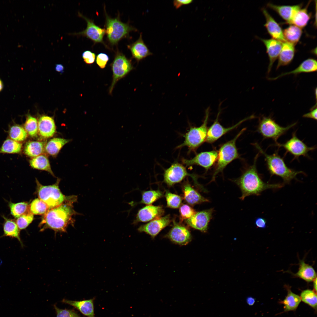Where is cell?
Returning a JSON list of instances; mask_svg holds the SVG:
<instances>
[{"label": "cell", "instance_id": "obj_24", "mask_svg": "<svg viewBox=\"0 0 317 317\" xmlns=\"http://www.w3.org/2000/svg\"><path fill=\"white\" fill-rule=\"evenodd\" d=\"M38 132L44 138L53 136L56 131V127L53 119L49 116L43 115L39 118L38 122Z\"/></svg>", "mask_w": 317, "mask_h": 317}, {"label": "cell", "instance_id": "obj_18", "mask_svg": "<svg viewBox=\"0 0 317 317\" xmlns=\"http://www.w3.org/2000/svg\"><path fill=\"white\" fill-rule=\"evenodd\" d=\"M164 213L162 206L149 205L139 210L133 224H136L139 222H145L161 217Z\"/></svg>", "mask_w": 317, "mask_h": 317}, {"label": "cell", "instance_id": "obj_29", "mask_svg": "<svg viewBox=\"0 0 317 317\" xmlns=\"http://www.w3.org/2000/svg\"><path fill=\"white\" fill-rule=\"evenodd\" d=\"M299 268L298 272L294 275L306 282L313 281L316 278V273L313 267L305 263L303 260L299 261Z\"/></svg>", "mask_w": 317, "mask_h": 317}, {"label": "cell", "instance_id": "obj_44", "mask_svg": "<svg viewBox=\"0 0 317 317\" xmlns=\"http://www.w3.org/2000/svg\"><path fill=\"white\" fill-rule=\"evenodd\" d=\"M165 197L167 207L172 208H177L180 206L182 200L180 196L166 191Z\"/></svg>", "mask_w": 317, "mask_h": 317}, {"label": "cell", "instance_id": "obj_28", "mask_svg": "<svg viewBox=\"0 0 317 317\" xmlns=\"http://www.w3.org/2000/svg\"><path fill=\"white\" fill-rule=\"evenodd\" d=\"M4 222L3 224L4 234L1 237H8L16 239L21 244V247L24 245L20 236V230L16 221L14 220L4 217Z\"/></svg>", "mask_w": 317, "mask_h": 317}, {"label": "cell", "instance_id": "obj_13", "mask_svg": "<svg viewBox=\"0 0 317 317\" xmlns=\"http://www.w3.org/2000/svg\"><path fill=\"white\" fill-rule=\"evenodd\" d=\"M218 152L215 150L204 151L197 154L193 158L188 159L183 158L181 162L186 167L199 166L206 171L210 168L217 161Z\"/></svg>", "mask_w": 317, "mask_h": 317}, {"label": "cell", "instance_id": "obj_40", "mask_svg": "<svg viewBox=\"0 0 317 317\" xmlns=\"http://www.w3.org/2000/svg\"><path fill=\"white\" fill-rule=\"evenodd\" d=\"M163 193L159 190H150L144 191L142 199L139 203L150 205L163 196Z\"/></svg>", "mask_w": 317, "mask_h": 317}, {"label": "cell", "instance_id": "obj_53", "mask_svg": "<svg viewBox=\"0 0 317 317\" xmlns=\"http://www.w3.org/2000/svg\"><path fill=\"white\" fill-rule=\"evenodd\" d=\"M246 301L247 304L249 306L253 305L255 302V299L250 296L247 297Z\"/></svg>", "mask_w": 317, "mask_h": 317}, {"label": "cell", "instance_id": "obj_49", "mask_svg": "<svg viewBox=\"0 0 317 317\" xmlns=\"http://www.w3.org/2000/svg\"><path fill=\"white\" fill-rule=\"evenodd\" d=\"M193 1L192 0H175L173 1V4L174 6L177 9L183 6L190 4Z\"/></svg>", "mask_w": 317, "mask_h": 317}, {"label": "cell", "instance_id": "obj_47", "mask_svg": "<svg viewBox=\"0 0 317 317\" xmlns=\"http://www.w3.org/2000/svg\"><path fill=\"white\" fill-rule=\"evenodd\" d=\"M109 60V57L106 54L100 53L96 57V62L97 64L101 69L104 68Z\"/></svg>", "mask_w": 317, "mask_h": 317}, {"label": "cell", "instance_id": "obj_51", "mask_svg": "<svg viewBox=\"0 0 317 317\" xmlns=\"http://www.w3.org/2000/svg\"><path fill=\"white\" fill-rule=\"evenodd\" d=\"M256 226L261 228H265L267 226V221L265 218L261 217L257 218L255 220Z\"/></svg>", "mask_w": 317, "mask_h": 317}, {"label": "cell", "instance_id": "obj_46", "mask_svg": "<svg viewBox=\"0 0 317 317\" xmlns=\"http://www.w3.org/2000/svg\"><path fill=\"white\" fill-rule=\"evenodd\" d=\"M54 308L56 312V317H81L73 310L61 309L55 305Z\"/></svg>", "mask_w": 317, "mask_h": 317}, {"label": "cell", "instance_id": "obj_50", "mask_svg": "<svg viewBox=\"0 0 317 317\" xmlns=\"http://www.w3.org/2000/svg\"><path fill=\"white\" fill-rule=\"evenodd\" d=\"M317 107H314L309 112L304 114L303 115V118L313 119L314 120H317Z\"/></svg>", "mask_w": 317, "mask_h": 317}, {"label": "cell", "instance_id": "obj_6", "mask_svg": "<svg viewBox=\"0 0 317 317\" xmlns=\"http://www.w3.org/2000/svg\"><path fill=\"white\" fill-rule=\"evenodd\" d=\"M58 178L54 184L44 186L36 179V193L39 198L45 203L49 209L58 206L70 199L73 196H66L61 192L59 187L60 181Z\"/></svg>", "mask_w": 317, "mask_h": 317}, {"label": "cell", "instance_id": "obj_20", "mask_svg": "<svg viewBox=\"0 0 317 317\" xmlns=\"http://www.w3.org/2000/svg\"><path fill=\"white\" fill-rule=\"evenodd\" d=\"M262 11L266 20L264 26L272 38L282 43L286 42L284 36L283 31L279 24L265 8H263Z\"/></svg>", "mask_w": 317, "mask_h": 317}, {"label": "cell", "instance_id": "obj_17", "mask_svg": "<svg viewBox=\"0 0 317 317\" xmlns=\"http://www.w3.org/2000/svg\"><path fill=\"white\" fill-rule=\"evenodd\" d=\"M171 222L169 215L154 220L148 223L140 226L138 229L140 232H145L154 238Z\"/></svg>", "mask_w": 317, "mask_h": 317}, {"label": "cell", "instance_id": "obj_45", "mask_svg": "<svg viewBox=\"0 0 317 317\" xmlns=\"http://www.w3.org/2000/svg\"><path fill=\"white\" fill-rule=\"evenodd\" d=\"M179 212L182 220L190 218L196 212L193 209L186 204H183L180 206Z\"/></svg>", "mask_w": 317, "mask_h": 317}, {"label": "cell", "instance_id": "obj_7", "mask_svg": "<svg viewBox=\"0 0 317 317\" xmlns=\"http://www.w3.org/2000/svg\"><path fill=\"white\" fill-rule=\"evenodd\" d=\"M106 21L105 25V34L109 43L112 45L117 44L123 38L127 37L129 32L137 30L129 23L122 22L119 16L114 18L110 17L105 12Z\"/></svg>", "mask_w": 317, "mask_h": 317}, {"label": "cell", "instance_id": "obj_48", "mask_svg": "<svg viewBox=\"0 0 317 317\" xmlns=\"http://www.w3.org/2000/svg\"><path fill=\"white\" fill-rule=\"evenodd\" d=\"M82 57L86 63L90 64L94 62L96 55L94 53L90 50H87L82 53Z\"/></svg>", "mask_w": 317, "mask_h": 317}, {"label": "cell", "instance_id": "obj_39", "mask_svg": "<svg viewBox=\"0 0 317 317\" xmlns=\"http://www.w3.org/2000/svg\"><path fill=\"white\" fill-rule=\"evenodd\" d=\"M9 134L11 139L18 142L25 140L27 137V133L24 129L18 125L11 127Z\"/></svg>", "mask_w": 317, "mask_h": 317}, {"label": "cell", "instance_id": "obj_41", "mask_svg": "<svg viewBox=\"0 0 317 317\" xmlns=\"http://www.w3.org/2000/svg\"><path fill=\"white\" fill-rule=\"evenodd\" d=\"M24 129L31 137H36L38 132V122L36 119L30 114L26 117L24 124Z\"/></svg>", "mask_w": 317, "mask_h": 317}, {"label": "cell", "instance_id": "obj_26", "mask_svg": "<svg viewBox=\"0 0 317 317\" xmlns=\"http://www.w3.org/2000/svg\"><path fill=\"white\" fill-rule=\"evenodd\" d=\"M93 299L82 301H73L63 299L62 302L70 305L88 317H95Z\"/></svg>", "mask_w": 317, "mask_h": 317}, {"label": "cell", "instance_id": "obj_27", "mask_svg": "<svg viewBox=\"0 0 317 317\" xmlns=\"http://www.w3.org/2000/svg\"><path fill=\"white\" fill-rule=\"evenodd\" d=\"M183 186L184 199L188 204L194 205L209 201L208 199L202 196L188 182L186 183Z\"/></svg>", "mask_w": 317, "mask_h": 317}, {"label": "cell", "instance_id": "obj_16", "mask_svg": "<svg viewBox=\"0 0 317 317\" xmlns=\"http://www.w3.org/2000/svg\"><path fill=\"white\" fill-rule=\"evenodd\" d=\"M173 223V226L168 234L167 237L176 244L182 245L187 244L191 240L190 231L183 225L175 222Z\"/></svg>", "mask_w": 317, "mask_h": 317}, {"label": "cell", "instance_id": "obj_32", "mask_svg": "<svg viewBox=\"0 0 317 317\" xmlns=\"http://www.w3.org/2000/svg\"><path fill=\"white\" fill-rule=\"evenodd\" d=\"M302 33L301 28L291 25L283 31L284 37L286 42L295 45L299 41Z\"/></svg>", "mask_w": 317, "mask_h": 317}, {"label": "cell", "instance_id": "obj_4", "mask_svg": "<svg viewBox=\"0 0 317 317\" xmlns=\"http://www.w3.org/2000/svg\"><path fill=\"white\" fill-rule=\"evenodd\" d=\"M245 130V128L242 129L233 139L221 146L218 152L217 163L211 182L214 181L216 176L219 173L222 172L230 163L240 158L236 142Z\"/></svg>", "mask_w": 317, "mask_h": 317}, {"label": "cell", "instance_id": "obj_31", "mask_svg": "<svg viewBox=\"0 0 317 317\" xmlns=\"http://www.w3.org/2000/svg\"><path fill=\"white\" fill-rule=\"evenodd\" d=\"M69 139L60 138H54L50 139L45 146V149L48 154L57 155L63 147L70 141Z\"/></svg>", "mask_w": 317, "mask_h": 317}, {"label": "cell", "instance_id": "obj_43", "mask_svg": "<svg viewBox=\"0 0 317 317\" xmlns=\"http://www.w3.org/2000/svg\"><path fill=\"white\" fill-rule=\"evenodd\" d=\"M33 215L30 210L17 218L16 223L20 230L26 229L32 222Z\"/></svg>", "mask_w": 317, "mask_h": 317}, {"label": "cell", "instance_id": "obj_36", "mask_svg": "<svg viewBox=\"0 0 317 317\" xmlns=\"http://www.w3.org/2000/svg\"><path fill=\"white\" fill-rule=\"evenodd\" d=\"M22 144L12 139L6 140L0 148V153L17 154L21 151Z\"/></svg>", "mask_w": 317, "mask_h": 317}, {"label": "cell", "instance_id": "obj_33", "mask_svg": "<svg viewBox=\"0 0 317 317\" xmlns=\"http://www.w3.org/2000/svg\"><path fill=\"white\" fill-rule=\"evenodd\" d=\"M29 163L33 168L47 171L55 176L51 170L49 160L46 156L41 155L34 157L30 161Z\"/></svg>", "mask_w": 317, "mask_h": 317}, {"label": "cell", "instance_id": "obj_2", "mask_svg": "<svg viewBox=\"0 0 317 317\" xmlns=\"http://www.w3.org/2000/svg\"><path fill=\"white\" fill-rule=\"evenodd\" d=\"M259 155V153L256 155L253 164L248 167L236 181L242 191V196L240 198L242 200L250 195H259L267 189H278L284 186L283 183H268L262 180L258 174L256 167Z\"/></svg>", "mask_w": 317, "mask_h": 317}, {"label": "cell", "instance_id": "obj_23", "mask_svg": "<svg viewBox=\"0 0 317 317\" xmlns=\"http://www.w3.org/2000/svg\"><path fill=\"white\" fill-rule=\"evenodd\" d=\"M267 6L274 10L284 20L286 23L290 22L296 13L301 8V4L290 5H277L271 3H268Z\"/></svg>", "mask_w": 317, "mask_h": 317}, {"label": "cell", "instance_id": "obj_30", "mask_svg": "<svg viewBox=\"0 0 317 317\" xmlns=\"http://www.w3.org/2000/svg\"><path fill=\"white\" fill-rule=\"evenodd\" d=\"M311 1H309L306 7L300 9L296 13L290 24L296 25L301 28L305 26L310 19L311 14L308 12L307 8Z\"/></svg>", "mask_w": 317, "mask_h": 317}, {"label": "cell", "instance_id": "obj_42", "mask_svg": "<svg viewBox=\"0 0 317 317\" xmlns=\"http://www.w3.org/2000/svg\"><path fill=\"white\" fill-rule=\"evenodd\" d=\"M300 297L304 303L314 309L316 308V292L314 290L308 289L304 290L301 292Z\"/></svg>", "mask_w": 317, "mask_h": 317}, {"label": "cell", "instance_id": "obj_38", "mask_svg": "<svg viewBox=\"0 0 317 317\" xmlns=\"http://www.w3.org/2000/svg\"><path fill=\"white\" fill-rule=\"evenodd\" d=\"M29 208L30 211L33 215H44L49 209L47 205L39 198L33 200Z\"/></svg>", "mask_w": 317, "mask_h": 317}, {"label": "cell", "instance_id": "obj_22", "mask_svg": "<svg viewBox=\"0 0 317 317\" xmlns=\"http://www.w3.org/2000/svg\"><path fill=\"white\" fill-rule=\"evenodd\" d=\"M317 63L316 60L313 58H308L302 62L296 69L291 71L282 73L276 77H269L270 80H275L285 75L293 74L297 75L301 73H310L316 72Z\"/></svg>", "mask_w": 317, "mask_h": 317}, {"label": "cell", "instance_id": "obj_55", "mask_svg": "<svg viewBox=\"0 0 317 317\" xmlns=\"http://www.w3.org/2000/svg\"><path fill=\"white\" fill-rule=\"evenodd\" d=\"M3 88V84L1 80L0 79V92L2 90Z\"/></svg>", "mask_w": 317, "mask_h": 317}, {"label": "cell", "instance_id": "obj_12", "mask_svg": "<svg viewBox=\"0 0 317 317\" xmlns=\"http://www.w3.org/2000/svg\"><path fill=\"white\" fill-rule=\"evenodd\" d=\"M79 16L85 20L87 22V26L85 29L78 33H70L69 34L82 36L86 37L95 43H101L106 47L103 41V37L105 34V28H102L96 25L93 20L90 19L78 12Z\"/></svg>", "mask_w": 317, "mask_h": 317}, {"label": "cell", "instance_id": "obj_11", "mask_svg": "<svg viewBox=\"0 0 317 317\" xmlns=\"http://www.w3.org/2000/svg\"><path fill=\"white\" fill-rule=\"evenodd\" d=\"M276 144L279 147L284 148L287 152L292 155L294 159H298L301 156L308 157V152L316 148L315 146H307L297 137L295 131L292 133L291 137L284 143Z\"/></svg>", "mask_w": 317, "mask_h": 317}, {"label": "cell", "instance_id": "obj_21", "mask_svg": "<svg viewBox=\"0 0 317 317\" xmlns=\"http://www.w3.org/2000/svg\"><path fill=\"white\" fill-rule=\"evenodd\" d=\"M127 47L130 50L132 57L138 62L153 54L144 43L142 33L136 41L128 45Z\"/></svg>", "mask_w": 317, "mask_h": 317}, {"label": "cell", "instance_id": "obj_3", "mask_svg": "<svg viewBox=\"0 0 317 317\" xmlns=\"http://www.w3.org/2000/svg\"><path fill=\"white\" fill-rule=\"evenodd\" d=\"M254 146L264 157L268 170L272 176L275 175L281 178L284 183H289L295 179L296 176L303 172L296 171L288 167L283 158L277 153L269 155L266 153L257 143Z\"/></svg>", "mask_w": 317, "mask_h": 317}, {"label": "cell", "instance_id": "obj_15", "mask_svg": "<svg viewBox=\"0 0 317 317\" xmlns=\"http://www.w3.org/2000/svg\"><path fill=\"white\" fill-rule=\"evenodd\" d=\"M213 211V209H210L196 212L190 218L186 220V222L192 228L205 232Z\"/></svg>", "mask_w": 317, "mask_h": 317}, {"label": "cell", "instance_id": "obj_19", "mask_svg": "<svg viewBox=\"0 0 317 317\" xmlns=\"http://www.w3.org/2000/svg\"><path fill=\"white\" fill-rule=\"evenodd\" d=\"M265 46L267 52L269 60L267 73L270 72L273 64L278 57L282 47V42L278 40L272 38L264 39L259 38Z\"/></svg>", "mask_w": 317, "mask_h": 317}, {"label": "cell", "instance_id": "obj_52", "mask_svg": "<svg viewBox=\"0 0 317 317\" xmlns=\"http://www.w3.org/2000/svg\"><path fill=\"white\" fill-rule=\"evenodd\" d=\"M64 68L61 64H56L55 67V69L58 72L63 73L64 72Z\"/></svg>", "mask_w": 317, "mask_h": 317}, {"label": "cell", "instance_id": "obj_9", "mask_svg": "<svg viewBox=\"0 0 317 317\" xmlns=\"http://www.w3.org/2000/svg\"><path fill=\"white\" fill-rule=\"evenodd\" d=\"M112 71V80L109 89L111 94L116 83L125 77L133 68L131 60L128 59L122 53L117 51L110 65Z\"/></svg>", "mask_w": 317, "mask_h": 317}, {"label": "cell", "instance_id": "obj_25", "mask_svg": "<svg viewBox=\"0 0 317 317\" xmlns=\"http://www.w3.org/2000/svg\"><path fill=\"white\" fill-rule=\"evenodd\" d=\"M295 52L294 45L287 42L282 43V47L278 56L276 69L290 64L294 58Z\"/></svg>", "mask_w": 317, "mask_h": 317}, {"label": "cell", "instance_id": "obj_1", "mask_svg": "<svg viewBox=\"0 0 317 317\" xmlns=\"http://www.w3.org/2000/svg\"><path fill=\"white\" fill-rule=\"evenodd\" d=\"M77 200V197L73 196L61 205L49 209L39 225L40 231L50 229L55 232H66L68 226L73 224V217L77 214L72 205Z\"/></svg>", "mask_w": 317, "mask_h": 317}, {"label": "cell", "instance_id": "obj_8", "mask_svg": "<svg viewBox=\"0 0 317 317\" xmlns=\"http://www.w3.org/2000/svg\"><path fill=\"white\" fill-rule=\"evenodd\" d=\"M297 124L295 122L286 127L281 126L270 117L262 116L259 119L257 131L264 139H270L276 143L279 138Z\"/></svg>", "mask_w": 317, "mask_h": 317}, {"label": "cell", "instance_id": "obj_54", "mask_svg": "<svg viewBox=\"0 0 317 317\" xmlns=\"http://www.w3.org/2000/svg\"><path fill=\"white\" fill-rule=\"evenodd\" d=\"M313 286L314 288V291L316 292L317 291V278H316L313 280Z\"/></svg>", "mask_w": 317, "mask_h": 317}, {"label": "cell", "instance_id": "obj_14", "mask_svg": "<svg viewBox=\"0 0 317 317\" xmlns=\"http://www.w3.org/2000/svg\"><path fill=\"white\" fill-rule=\"evenodd\" d=\"M220 110L218 112L217 118L213 124L208 129L205 141L209 143H213L223 135L239 126L243 122L249 119L254 118V115H252L238 122L235 125L229 127L222 126L218 121Z\"/></svg>", "mask_w": 317, "mask_h": 317}, {"label": "cell", "instance_id": "obj_5", "mask_svg": "<svg viewBox=\"0 0 317 317\" xmlns=\"http://www.w3.org/2000/svg\"><path fill=\"white\" fill-rule=\"evenodd\" d=\"M209 114V108L205 111V116L203 123L198 127H190L184 134L183 142L178 146L176 149L186 146L188 154L195 152L197 149L206 141L208 130L207 124Z\"/></svg>", "mask_w": 317, "mask_h": 317}, {"label": "cell", "instance_id": "obj_37", "mask_svg": "<svg viewBox=\"0 0 317 317\" xmlns=\"http://www.w3.org/2000/svg\"><path fill=\"white\" fill-rule=\"evenodd\" d=\"M11 213L15 218H18L29 211V205L25 202L14 203H9Z\"/></svg>", "mask_w": 317, "mask_h": 317}, {"label": "cell", "instance_id": "obj_34", "mask_svg": "<svg viewBox=\"0 0 317 317\" xmlns=\"http://www.w3.org/2000/svg\"><path fill=\"white\" fill-rule=\"evenodd\" d=\"M45 148V144L43 142L31 141L27 142L26 144L24 149V152L26 155L34 158L43 153Z\"/></svg>", "mask_w": 317, "mask_h": 317}, {"label": "cell", "instance_id": "obj_10", "mask_svg": "<svg viewBox=\"0 0 317 317\" xmlns=\"http://www.w3.org/2000/svg\"><path fill=\"white\" fill-rule=\"evenodd\" d=\"M185 167L178 162H174L169 168L165 170L164 181L168 186H171L181 182L186 177L189 176L192 178L195 184L201 186L197 182L198 176L188 173Z\"/></svg>", "mask_w": 317, "mask_h": 317}, {"label": "cell", "instance_id": "obj_35", "mask_svg": "<svg viewBox=\"0 0 317 317\" xmlns=\"http://www.w3.org/2000/svg\"><path fill=\"white\" fill-rule=\"evenodd\" d=\"M288 293L285 299L282 301L285 311L296 310L301 301L300 296L293 293L289 288H287Z\"/></svg>", "mask_w": 317, "mask_h": 317}]
</instances>
